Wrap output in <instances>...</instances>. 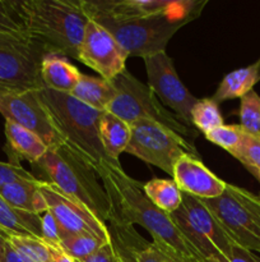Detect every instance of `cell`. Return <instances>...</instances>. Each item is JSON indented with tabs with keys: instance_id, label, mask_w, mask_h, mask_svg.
I'll return each instance as SVG.
<instances>
[{
	"instance_id": "cell-42",
	"label": "cell",
	"mask_w": 260,
	"mask_h": 262,
	"mask_svg": "<svg viewBox=\"0 0 260 262\" xmlns=\"http://www.w3.org/2000/svg\"><path fill=\"white\" fill-rule=\"evenodd\" d=\"M254 177H255V178L257 179V181H259V183H260V173H259V174H256V176H254ZM257 196L260 197V194H257Z\"/></svg>"
},
{
	"instance_id": "cell-31",
	"label": "cell",
	"mask_w": 260,
	"mask_h": 262,
	"mask_svg": "<svg viewBox=\"0 0 260 262\" xmlns=\"http://www.w3.org/2000/svg\"><path fill=\"white\" fill-rule=\"evenodd\" d=\"M245 130L240 124H223L216 129L206 133L205 138L213 145L223 148L227 152L233 155L235 151L239 148L242 138H244Z\"/></svg>"
},
{
	"instance_id": "cell-23",
	"label": "cell",
	"mask_w": 260,
	"mask_h": 262,
	"mask_svg": "<svg viewBox=\"0 0 260 262\" xmlns=\"http://www.w3.org/2000/svg\"><path fill=\"white\" fill-rule=\"evenodd\" d=\"M0 233L8 235H32L42 238L41 215L10 206L0 197Z\"/></svg>"
},
{
	"instance_id": "cell-36",
	"label": "cell",
	"mask_w": 260,
	"mask_h": 262,
	"mask_svg": "<svg viewBox=\"0 0 260 262\" xmlns=\"http://www.w3.org/2000/svg\"><path fill=\"white\" fill-rule=\"evenodd\" d=\"M73 262H119L117 261L116 256H115L114 248H112L111 243L109 242L105 243L103 246L98 248L96 252L92 253L91 256H88L87 258L81 261H73Z\"/></svg>"
},
{
	"instance_id": "cell-16",
	"label": "cell",
	"mask_w": 260,
	"mask_h": 262,
	"mask_svg": "<svg viewBox=\"0 0 260 262\" xmlns=\"http://www.w3.org/2000/svg\"><path fill=\"white\" fill-rule=\"evenodd\" d=\"M107 229L119 262H167L160 248L143 238L133 225L109 222Z\"/></svg>"
},
{
	"instance_id": "cell-3",
	"label": "cell",
	"mask_w": 260,
	"mask_h": 262,
	"mask_svg": "<svg viewBox=\"0 0 260 262\" xmlns=\"http://www.w3.org/2000/svg\"><path fill=\"white\" fill-rule=\"evenodd\" d=\"M33 166L41 171V181L54 184L63 193L86 206L105 224L111 217V204L99 183L93 166L69 145L50 147Z\"/></svg>"
},
{
	"instance_id": "cell-18",
	"label": "cell",
	"mask_w": 260,
	"mask_h": 262,
	"mask_svg": "<svg viewBox=\"0 0 260 262\" xmlns=\"http://www.w3.org/2000/svg\"><path fill=\"white\" fill-rule=\"evenodd\" d=\"M4 133L8 156L12 163L19 164L20 160H27L35 165L48 150L46 143L37 135L9 120H5Z\"/></svg>"
},
{
	"instance_id": "cell-5",
	"label": "cell",
	"mask_w": 260,
	"mask_h": 262,
	"mask_svg": "<svg viewBox=\"0 0 260 262\" xmlns=\"http://www.w3.org/2000/svg\"><path fill=\"white\" fill-rule=\"evenodd\" d=\"M206 2L180 0L171 12L122 23H102L129 56L142 59L166 51L167 43L180 28L203 12Z\"/></svg>"
},
{
	"instance_id": "cell-10",
	"label": "cell",
	"mask_w": 260,
	"mask_h": 262,
	"mask_svg": "<svg viewBox=\"0 0 260 262\" xmlns=\"http://www.w3.org/2000/svg\"><path fill=\"white\" fill-rule=\"evenodd\" d=\"M0 114L37 135L48 148L65 143L55 120L43 104L40 90H0Z\"/></svg>"
},
{
	"instance_id": "cell-11",
	"label": "cell",
	"mask_w": 260,
	"mask_h": 262,
	"mask_svg": "<svg viewBox=\"0 0 260 262\" xmlns=\"http://www.w3.org/2000/svg\"><path fill=\"white\" fill-rule=\"evenodd\" d=\"M143 60L150 91L166 109L172 112V114L176 115L186 127L194 129L191 125V109L198 99L193 96L181 82L172 58L163 51L147 56Z\"/></svg>"
},
{
	"instance_id": "cell-28",
	"label": "cell",
	"mask_w": 260,
	"mask_h": 262,
	"mask_svg": "<svg viewBox=\"0 0 260 262\" xmlns=\"http://www.w3.org/2000/svg\"><path fill=\"white\" fill-rule=\"evenodd\" d=\"M218 105L212 97L198 99L191 109V125L194 129L206 135L211 130L223 125V117Z\"/></svg>"
},
{
	"instance_id": "cell-40",
	"label": "cell",
	"mask_w": 260,
	"mask_h": 262,
	"mask_svg": "<svg viewBox=\"0 0 260 262\" xmlns=\"http://www.w3.org/2000/svg\"><path fill=\"white\" fill-rule=\"evenodd\" d=\"M5 245H7V241H5L4 235L0 233V262L4 260V252H5Z\"/></svg>"
},
{
	"instance_id": "cell-32",
	"label": "cell",
	"mask_w": 260,
	"mask_h": 262,
	"mask_svg": "<svg viewBox=\"0 0 260 262\" xmlns=\"http://www.w3.org/2000/svg\"><path fill=\"white\" fill-rule=\"evenodd\" d=\"M27 32L20 17L19 2L0 0V33Z\"/></svg>"
},
{
	"instance_id": "cell-9",
	"label": "cell",
	"mask_w": 260,
	"mask_h": 262,
	"mask_svg": "<svg viewBox=\"0 0 260 262\" xmlns=\"http://www.w3.org/2000/svg\"><path fill=\"white\" fill-rule=\"evenodd\" d=\"M132 138L125 152L172 176L173 166L183 156L201 159L193 141L149 120L133 123Z\"/></svg>"
},
{
	"instance_id": "cell-22",
	"label": "cell",
	"mask_w": 260,
	"mask_h": 262,
	"mask_svg": "<svg viewBox=\"0 0 260 262\" xmlns=\"http://www.w3.org/2000/svg\"><path fill=\"white\" fill-rule=\"evenodd\" d=\"M260 81V58L255 63L244 68L235 69L223 77L217 87L212 99L217 102L232 99H241L254 90V86Z\"/></svg>"
},
{
	"instance_id": "cell-15",
	"label": "cell",
	"mask_w": 260,
	"mask_h": 262,
	"mask_svg": "<svg viewBox=\"0 0 260 262\" xmlns=\"http://www.w3.org/2000/svg\"><path fill=\"white\" fill-rule=\"evenodd\" d=\"M172 179L183 193L200 200H212L226 191L227 183L212 173L201 159L185 155L173 166Z\"/></svg>"
},
{
	"instance_id": "cell-26",
	"label": "cell",
	"mask_w": 260,
	"mask_h": 262,
	"mask_svg": "<svg viewBox=\"0 0 260 262\" xmlns=\"http://www.w3.org/2000/svg\"><path fill=\"white\" fill-rule=\"evenodd\" d=\"M5 241L27 262H54L58 250L42 238L32 235H8Z\"/></svg>"
},
{
	"instance_id": "cell-21",
	"label": "cell",
	"mask_w": 260,
	"mask_h": 262,
	"mask_svg": "<svg viewBox=\"0 0 260 262\" xmlns=\"http://www.w3.org/2000/svg\"><path fill=\"white\" fill-rule=\"evenodd\" d=\"M132 138V125L110 112H105L99 120V140L107 159L120 163Z\"/></svg>"
},
{
	"instance_id": "cell-38",
	"label": "cell",
	"mask_w": 260,
	"mask_h": 262,
	"mask_svg": "<svg viewBox=\"0 0 260 262\" xmlns=\"http://www.w3.org/2000/svg\"><path fill=\"white\" fill-rule=\"evenodd\" d=\"M3 262H27L9 243L7 242L5 245V252H4V260Z\"/></svg>"
},
{
	"instance_id": "cell-39",
	"label": "cell",
	"mask_w": 260,
	"mask_h": 262,
	"mask_svg": "<svg viewBox=\"0 0 260 262\" xmlns=\"http://www.w3.org/2000/svg\"><path fill=\"white\" fill-rule=\"evenodd\" d=\"M54 262H73L69 256H66L65 253L63 252L61 250H58V252H56V256H55V260Z\"/></svg>"
},
{
	"instance_id": "cell-34",
	"label": "cell",
	"mask_w": 260,
	"mask_h": 262,
	"mask_svg": "<svg viewBox=\"0 0 260 262\" xmlns=\"http://www.w3.org/2000/svg\"><path fill=\"white\" fill-rule=\"evenodd\" d=\"M41 229H42V239L55 248H60V229L59 224L53 216V214L46 211L41 215Z\"/></svg>"
},
{
	"instance_id": "cell-20",
	"label": "cell",
	"mask_w": 260,
	"mask_h": 262,
	"mask_svg": "<svg viewBox=\"0 0 260 262\" xmlns=\"http://www.w3.org/2000/svg\"><path fill=\"white\" fill-rule=\"evenodd\" d=\"M41 179L18 181L0 189V197L10 206L25 212L42 215L47 211L46 201L41 193Z\"/></svg>"
},
{
	"instance_id": "cell-41",
	"label": "cell",
	"mask_w": 260,
	"mask_h": 262,
	"mask_svg": "<svg viewBox=\"0 0 260 262\" xmlns=\"http://www.w3.org/2000/svg\"><path fill=\"white\" fill-rule=\"evenodd\" d=\"M203 262H227V260L224 258L223 255H218V256H214V257L208 258V260H204Z\"/></svg>"
},
{
	"instance_id": "cell-25",
	"label": "cell",
	"mask_w": 260,
	"mask_h": 262,
	"mask_svg": "<svg viewBox=\"0 0 260 262\" xmlns=\"http://www.w3.org/2000/svg\"><path fill=\"white\" fill-rule=\"evenodd\" d=\"M143 188L153 205L166 214H173L183 205V192L173 179H150L143 184Z\"/></svg>"
},
{
	"instance_id": "cell-33",
	"label": "cell",
	"mask_w": 260,
	"mask_h": 262,
	"mask_svg": "<svg viewBox=\"0 0 260 262\" xmlns=\"http://www.w3.org/2000/svg\"><path fill=\"white\" fill-rule=\"evenodd\" d=\"M38 179L28 170H25L20 164L12 163V161H0V189L4 186L14 183L18 181H35Z\"/></svg>"
},
{
	"instance_id": "cell-19",
	"label": "cell",
	"mask_w": 260,
	"mask_h": 262,
	"mask_svg": "<svg viewBox=\"0 0 260 262\" xmlns=\"http://www.w3.org/2000/svg\"><path fill=\"white\" fill-rule=\"evenodd\" d=\"M82 73L65 56L48 54L41 63V81L43 87L70 94L81 79Z\"/></svg>"
},
{
	"instance_id": "cell-30",
	"label": "cell",
	"mask_w": 260,
	"mask_h": 262,
	"mask_svg": "<svg viewBox=\"0 0 260 262\" xmlns=\"http://www.w3.org/2000/svg\"><path fill=\"white\" fill-rule=\"evenodd\" d=\"M233 158H236L252 176L260 173V133L245 132L244 138L240 143L239 148L233 152Z\"/></svg>"
},
{
	"instance_id": "cell-1",
	"label": "cell",
	"mask_w": 260,
	"mask_h": 262,
	"mask_svg": "<svg viewBox=\"0 0 260 262\" xmlns=\"http://www.w3.org/2000/svg\"><path fill=\"white\" fill-rule=\"evenodd\" d=\"M111 204L110 222L122 225H140L150 235L152 242L175 251L184 257L203 262L185 242L171 216L145 194L143 183L125 173L120 163L105 164L96 171Z\"/></svg>"
},
{
	"instance_id": "cell-6",
	"label": "cell",
	"mask_w": 260,
	"mask_h": 262,
	"mask_svg": "<svg viewBox=\"0 0 260 262\" xmlns=\"http://www.w3.org/2000/svg\"><path fill=\"white\" fill-rule=\"evenodd\" d=\"M112 83L116 94L106 112L112 113L129 124L139 120L155 122L190 141L199 136V132L186 127L176 115L166 109L148 84L142 83L126 69L112 79Z\"/></svg>"
},
{
	"instance_id": "cell-35",
	"label": "cell",
	"mask_w": 260,
	"mask_h": 262,
	"mask_svg": "<svg viewBox=\"0 0 260 262\" xmlns=\"http://www.w3.org/2000/svg\"><path fill=\"white\" fill-rule=\"evenodd\" d=\"M226 260L227 262H260V256L233 242Z\"/></svg>"
},
{
	"instance_id": "cell-24",
	"label": "cell",
	"mask_w": 260,
	"mask_h": 262,
	"mask_svg": "<svg viewBox=\"0 0 260 262\" xmlns=\"http://www.w3.org/2000/svg\"><path fill=\"white\" fill-rule=\"evenodd\" d=\"M115 94L116 91L112 81L86 74H82L79 82L70 92L71 96L76 100L101 112H106Z\"/></svg>"
},
{
	"instance_id": "cell-7",
	"label": "cell",
	"mask_w": 260,
	"mask_h": 262,
	"mask_svg": "<svg viewBox=\"0 0 260 262\" xmlns=\"http://www.w3.org/2000/svg\"><path fill=\"white\" fill-rule=\"evenodd\" d=\"M203 201L235 243L260 255V197L257 194L227 183L221 196Z\"/></svg>"
},
{
	"instance_id": "cell-37",
	"label": "cell",
	"mask_w": 260,
	"mask_h": 262,
	"mask_svg": "<svg viewBox=\"0 0 260 262\" xmlns=\"http://www.w3.org/2000/svg\"><path fill=\"white\" fill-rule=\"evenodd\" d=\"M155 246L160 248L161 252L163 253V256H165L166 261L167 262H198V261L193 260V258L184 257V256L178 255L177 252H175V251L170 250V248H167V247H163V246H161V245H155Z\"/></svg>"
},
{
	"instance_id": "cell-2",
	"label": "cell",
	"mask_w": 260,
	"mask_h": 262,
	"mask_svg": "<svg viewBox=\"0 0 260 262\" xmlns=\"http://www.w3.org/2000/svg\"><path fill=\"white\" fill-rule=\"evenodd\" d=\"M25 31L45 45L50 54L78 58L88 20L84 0L19 2Z\"/></svg>"
},
{
	"instance_id": "cell-14",
	"label": "cell",
	"mask_w": 260,
	"mask_h": 262,
	"mask_svg": "<svg viewBox=\"0 0 260 262\" xmlns=\"http://www.w3.org/2000/svg\"><path fill=\"white\" fill-rule=\"evenodd\" d=\"M180 0H84L89 18L99 25L122 23L171 12Z\"/></svg>"
},
{
	"instance_id": "cell-27",
	"label": "cell",
	"mask_w": 260,
	"mask_h": 262,
	"mask_svg": "<svg viewBox=\"0 0 260 262\" xmlns=\"http://www.w3.org/2000/svg\"><path fill=\"white\" fill-rule=\"evenodd\" d=\"M109 239L101 238L94 233H79L61 238L59 247L73 261H81L96 252L101 246L109 242Z\"/></svg>"
},
{
	"instance_id": "cell-17",
	"label": "cell",
	"mask_w": 260,
	"mask_h": 262,
	"mask_svg": "<svg viewBox=\"0 0 260 262\" xmlns=\"http://www.w3.org/2000/svg\"><path fill=\"white\" fill-rule=\"evenodd\" d=\"M181 209L196 232L206 238L219 253L227 257L233 241L228 237L226 230L222 228L213 212L208 209L203 200L196 199L190 194L183 193Z\"/></svg>"
},
{
	"instance_id": "cell-4",
	"label": "cell",
	"mask_w": 260,
	"mask_h": 262,
	"mask_svg": "<svg viewBox=\"0 0 260 262\" xmlns=\"http://www.w3.org/2000/svg\"><path fill=\"white\" fill-rule=\"evenodd\" d=\"M40 96L55 120L66 145L70 146L94 170L110 163L99 140V120L105 112L83 104L70 94L42 87ZM115 163V161H114Z\"/></svg>"
},
{
	"instance_id": "cell-12",
	"label": "cell",
	"mask_w": 260,
	"mask_h": 262,
	"mask_svg": "<svg viewBox=\"0 0 260 262\" xmlns=\"http://www.w3.org/2000/svg\"><path fill=\"white\" fill-rule=\"evenodd\" d=\"M129 55L116 38L98 22L89 19L78 50V60L97 72L99 77L112 81L125 71Z\"/></svg>"
},
{
	"instance_id": "cell-8",
	"label": "cell",
	"mask_w": 260,
	"mask_h": 262,
	"mask_svg": "<svg viewBox=\"0 0 260 262\" xmlns=\"http://www.w3.org/2000/svg\"><path fill=\"white\" fill-rule=\"evenodd\" d=\"M47 49L28 32L0 33V90H41Z\"/></svg>"
},
{
	"instance_id": "cell-13",
	"label": "cell",
	"mask_w": 260,
	"mask_h": 262,
	"mask_svg": "<svg viewBox=\"0 0 260 262\" xmlns=\"http://www.w3.org/2000/svg\"><path fill=\"white\" fill-rule=\"evenodd\" d=\"M41 193L46 201L47 211L53 214L59 224L61 238L79 233H94L101 238L109 239L107 224L97 219L86 206L63 193L54 184L41 182Z\"/></svg>"
},
{
	"instance_id": "cell-29",
	"label": "cell",
	"mask_w": 260,
	"mask_h": 262,
	"mask_svg": "<svg viewBox=\"0 0 260 262\" xmlns=\"http://www.w3.org/2000/svg\"><path fill=\"white\" fill-rule=\"evenodd\" d=\"M240 125L247 133H260V96L254 90L240 99Z\"/></svg>"
}]
</instances>
